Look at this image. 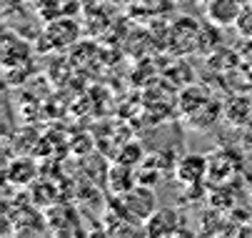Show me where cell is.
Segmentation results:
<instances>
[{"label": "cell", "instance_id": "6da1fadb", "mask_svg": "<svg viewBox=\"0 0 252 238\" xmlns=\"http://www.w3.org/2000/svg\"><path fill=\"white\" fill-rule=\"evenodd\" d=\"M120 211L123 218L127 223H135L140 228H145L148 218L158 211V200H155V191L150 186L137 183L135 188H130L127 193L120 196Z\"/></svg>", "mask_w": 252, "mask_h": 238}, {"label": "cell", "instance_id": "7a4b0ae2", "mask_svg": "<svg viewBox=\"0 0 252 238\" xmlns=\"http://www.w3.org/2000/svg\"><path fill=\"white\" fill-rule=\"evenodd\" d=\"M142 233H148L153 238H167V236H180V233L188 236L190 231L185 228V218H183L180 211H175V208H158L148 218Z\"/></svg>", "mask_w": 252, "mask_h": 238}, {"label": "cell", "instance_id": "3957f363", "mask_svg": "<svg viewBox=\"0 0 252 238\" xmlns=\"http://www.w3.org/2000/svg\"><path fill=\"white\" fill-rule=\"evenodd\" d=\"M245 0H207V23H215L218 28H235Z\"/></svg>", "mask_w": 252, "mask_h": 238}, {"label": "cell", "instance_id": "277c9868", "mask_svg": "<svg viewBox=\"0 0 252 238\" xmlns=\"http://www.w3.org/2000/svg\"><path fill=\"white\" fill-rule=\"evenodd\" d=\"M210 173V160L205 156H185L175 165V176L185 186H200L205 176Z\"/></svg>", "mask_w": 252, "mask_h": 238}, {"label": "cell", "instance_id": "5b68a950", "mask_svg": "<svg viewBox=\"0 0 252 238\" xmlns=\"http://www.w3.org/2000/svg\"><path fill=\"white\" fill-rule=\"evenodd\" d=\"M212 100V93L205 88V85H195V83H190L188 88H183V93L177 95V111H180V116H190V113H195L197 108H202L205 103H210Z\"/></svg>", "mask_w": 252, "mask_h": 238}, {"label": "cell", "instance_id": "8992f818", "mask_svg": "<svg viewBox=\"0 0 252 238\" xmlns=\"http://www.w3.org/2000/svg\"><path fill=\"white\" fill-rule=\"evenodd\" d=\"M107 186H110V191L115 193V196H123V193H127L130 188H135L137 186V178H135V173H132V165H125V163H115L110 171H107Z\"/></svg>", "mask_w": 252, "mask_h": 238}, {"label": "cell", "instance_id": "52a82bcc", "mask_svg": "<svg viewBox=\"0 0 252 238\" xmlns=\"http://www.w3.org/2000/svg\"><path fill=\"white\" fill-rule=\"evenodd\" d=\"M218 118H220V103H218L215 98L210 100V103H205L202 108H197L195 113L188 116L190 125H192V128H200V130H207Z\"/></svg>", "mask_w": 252, "mask_h": 238}, {"label": "cell", "instance_id": "ba28073f", "mask_svg": "<svg viewBox=\"0 0 252 238\" xmlns=\"http://www.w3.org/2000/svg\"><path fill=\"white\" fill-rule=\"evenodd\" d=\"M8 181L13 186H28L35 181V165L28 158H18L8 165Z\"/></svg>", "mask_w": 252, "mask_h": 238}, {"label": "cell", "instance_id": "9c48e42d", "mask_svg": "<svg viewBox=\"0 0 252 238\" xmlns=\"http://www.w3.org/2000/svg\"><path fill=\"white\" fill-rule=\"evenodd\" d=\"M13 55H20L23 60H28V45L20 40V38H15V36H5V50H3V58H5V68H10L13 65Z\"/></svg>", "mask_w": 252, "mask_h": 238}, {"label": "cell", "instance_id": "30bf717a", "mask_svg": "<svg viewBox=\"0 0 252 238\" xmlns=\"http://www.w3.org/2000/svg\"><path fill=\"white\" fill-rule=\"evenodd\" d=\"M235 30L242 40H252V3H245L240 10V18L235 23Z\"/></svg>", "mask_w": 252, "mask_h": 238}, {"label": "cell", "instance_id": "8fae6325", "mask_svg": "<svg viewBox=\"0 0 252 238\" xmlns=\"http://www.w3.org/2000/svg\"><path fill=\"white\" fill-rule=\"evenodd\" d=\"M118 160L125 163V165H137V163H142L145 158H142V148H140L137 143H130V146H125V148L120 151Z\"/></svg>", "mask_w": 252, "mask_h": 238}, {"label": "cell", "instance_id": "7c38bea8", "mask_svg": "<svg viewBox=\"0 0 252 238\" xmlns=\"http://www.w3.org/2000/svg\"><path fill=\"white\" fill-rule=\"evenodd\" d=\"M158 178H160V171H155V168L150 171V163H145V168H142V171L137 173V183H142V186H150V188L158 183Z\"/></svg>", "mask_w": 252, "mask_h": 238}, {"label": "cell", "instance_id": "4fadbf2b", "mask_svg": "<svg viewBox=\"0 0 252 238\" xmlns=\"http://www.w3.org/2000/svg\"><path fill=\"white\" fill-rule=\"evenodd\" d=\"M245 3H252V0H245Z\"/></svg>", "mask_w": 252, "mask_h": 238}]
</instances>
